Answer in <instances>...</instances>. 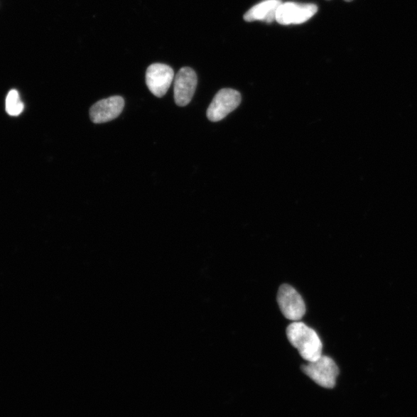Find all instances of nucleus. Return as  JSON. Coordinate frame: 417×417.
<instances>
[{
	"instance_id": "7",
	"label": "nucleus",
	"mask_w": 417,
	"mask_h": 417,
	"mask_svg": "<svg viewBox=\"0 0 417 417\" xmlns=\"http://www.w3.org/2000/svg\"><path fill=\"white\" fill-rule=\"evenodd\" d=\"M197 85V76L190 67H183L175 77L174 99L177 105L184 107L190 104Z\"/></svg>"
},
{
	"instance_id": "1",
	"label": "nucleus",
	"mask_w": 417,
	"mask_h": 417,
	"mask_svg": "<svg viewBox=\"0 0 417 417\" xmlns=\"http://www.w3.org/2000/svg\"><path fill=\"white\" fill-rule=\"evenodd\" d=\"M290 343L298 350L300 357L308 362L323 356V342L317 332L303 323L295 322L287 327Z\"/></svg>"
},
{
	"instance_id": "2",
	"label": "nucleus",
	"mask_w": 417,
	"mask_h": 417,
	"mask_svg": "<svg viewBox=\"0 0 417 417\" xmlns=\"http://www.w3.org/2000/svg\"><path fill=\"white\" fill-rule=\"evenodd\" d=\"M301 369L315 384L326 389L335 387L337 377L340 374V369L335 361L323 354L318 359L308 362Z\"/></svg>"
},
{
	"instance_id": "4",
	"label": "nucleus",
	"mask_w": 417,
	"mask_h": 417,
	"mask_svg": "<svg viewBox=\"0 0 417 417\" xmlns=\"http://www.w3.org/2000/svg\"><path fill=\"white\" fill-rule=\"evenodd\" d=\"M242 102V95L236 90L224 88L212 99L207 110L210 121L217 122L223 120L234 111Z\"/></svg>"
},
{
	"instance_id": "6",
	"label": "nucleus",
	"mask_w": 417,
	"mask_h": 417,
	"mask_svg": "<svg viewBox=\"0 0 417 417\" xmlns=\"http://www.w3.org/2000/svg\"><path fill=\"white\" fill-rule=\"evenodd\" d=\"M175 75L173 68L164 64L150 65L146 72L148 90L158 97H163L170 90Z\"/></svg>"
},
{
	"instance_id": "11",
	"label": "nucleus",
	"mask_w": 417,
	"mask_h": 417,
	"mask_svg": "<svg viewBox=\"0 0 417 417\" xmlns=\"http://www.w3.org/2000/svg\"><path fill=\"white\" fill-rule=\"evenodd\" d=\"M345 2H352L353 0H345Z\"/></svg>"
},
{
	"instance_id": "8",
	"label": "nucleus",
	"mask_w": 417,
	"mask_h": 417,
	"mask_svg": "<svg viewBox=\"0 0 417 417\" xmlns=\"http://www.w3.org/2000/svg\"><path fill=\"white\" fill-rule=\"evenodd\" d=\"M125 101L121 96H112L95 103L90 109V118L95 124L112 121L119 117Z\"/></svg>"
},
{
	"instance_id": "10",
	"label": "nucleus",
	"mask_w": 417,
	"mask_h": 417,
	"mask_svg": "<svg viewBox=\"0 0 417 417\" xmlns=\"http://www.w3.org/2000/svg\"><path fill=\"white\" fill-rule=\"evenodd\" d=\"M24 109L23 103L16 90H11L8 93L6 99V111L11 117H18Z\"/></svg>"
},
{
	"instance_id": "5",
	"label": "nucleus",
	"mask_w": 417,
	"mask_h": 417,
	"mask_svg": "<svg viewBox=\"0 0 417 417\" xmlns=\"http://www.w3.org/2000/svg\"><path fill=\"white\" fill-rule=\"evenodd\" d=\"M317 11L318 6L313 4L282 3L276 13V21L281 25L301 24L312 18Z\"/></svg>"
},
{
	"instance_id": "3",
	"label": "nucleus",
	"mask_w": 417,
	"mask_h": 417,
	"mask_svg": "<svg viewBox=\"0 0 417 417\" xmlns=\"http://www.w3.org/2000/svg\"><path fill=\"white\" fill-rule=\"evenodd\" d=\"M278 303L281 312L291 321L298 322L305 315V301L298 292L289 285H282L278 293Z\"/></svg>"
},
{
	"instance_id": "9",
	"label": "nucleus",
	"mask_w": 417,
	"mask_h": 417,
	"mask_svg": "<svg viewBox=\"0 0 417 417\" xmlns=\"http://www.w3.org/2000/svg\"><path fill=\"white\" fill-rule=\"evenodd\" d=\"M281 4V0H264L248 11L244 18L247 22L272 23L276 21V13Z\"/></svg>"
}]
</instances>
